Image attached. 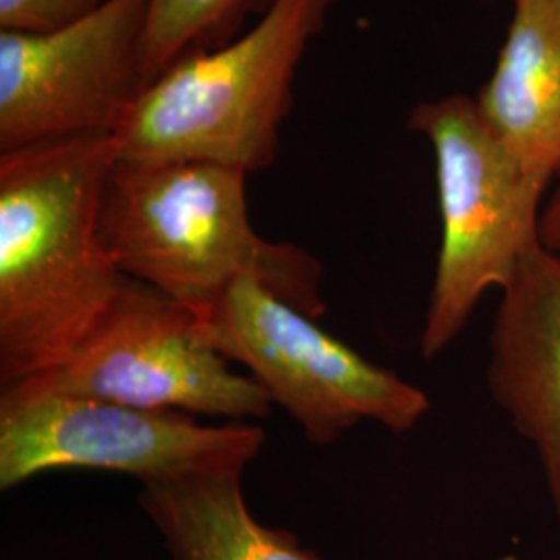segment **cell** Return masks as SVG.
Here are the masks:
<instances>
[{
	"instance_id": "1",
	"label": "cell",
	"mask_w": 560,
	"mask_h": 560,
	"mask_svg": "<svg viewBox=\"0 0 560 560\" xmlns=\"http://www.w3.org/2000/svg\"><path fill=\"white\" fill-rule=\"evenodd\" d=\"M115 133L0 152V384L52 372L117 298L101 235Z\"/></svg>"
},
{
	"instance_id": "2",
	"label": "cell",
	"mask_w": 560,
	"mask_h": 560,
	"mask_svg": "<svg viewBox=\"0 0 560 560\" xmlns=\"http://www.w3.org/2000/svg\"><path fill=\"white\" fill-rule=\"evenodd\" d=\"M245 183V171L214 162L119 156L104 189L102 243L125 277L196 312L235 280L254 277L280 300L320 318V261L295 243L258 235Z\"/></svg>"
},
{
	"instance_id": "3",
	"label": "cell",
	"mask_w": 560,
	"mask_h": 560,
	"mask_svg": "<svg viewBox=\"0 0 560 560\" xmlns=\"http://www.w3.org/2000/svg\"><path fill=\"white\" fill-rule=\"evenodd\" d=\"M337 2L270 0L247 32L166 69L120 127V159L270 168L301 60Z\"/></svg>"
},
{
	"instance_id": "4",
	"label": "cell",
	"mask_w": 560,
	"mask_h": 560,
	"mask_svg": "<svg viewBox=\"0 0 560 560\" xmlns=\"http://www.w3.org/2000/svg\"><path fill=\"white\" fill-rule=\"evenodd\" d=\"M407 127L430 141L436 161L441 252L421 330L423 358L459 337L481 298L502 291L540 243L550 180L529 173L481 117L476 98L423 101Z\"/></svg>"
},
{
	"instance_id": "5",
	"label": "cell",
	"mask_w": 560,
	"mask_h": 560,
	"mask_svg": "<svg viewBox=\"0 0 560 560\" xmlns=\"http://www.w3.org/2000/svg\"><path fill=\"white\" fill-rule=\"evenodd\" d=\"M198 314L212 345L245 365L314 444H332L363 420L405 434L430 409L418 386L361 358L254 277Z\"/></svg>"
},
{
	"instance_id": "6",
	"label": "cell",
	"mask_w": 560,
	"mask_h": 560,
	"mask_svg": "<svg viewBox=\"0 0 560 560\" xmlns=\"http://www.w3.org/2000/svg\"><path fill=\"white\" fill-rule=\"evenodd\" d=\"M264 430L201 423L179 411L4 386L0 395V490L59 469L125 474L145 483L240 471L260 455Z\"/></svg>"
},
{
	"instance_id": "7",
	"label": "cell",
	"mask_w": 560,
	"mask_h": 560,
	"mask_svg": "<svg viewBox=\"0 0 560 560\" xmlns=\"http://www.w3.org/2000/svg\"><path fill=\"white\" fill-rule=\"evenodd\" d=\"M20 384L194 418L261 420L272 409L258 382L231 370L196 310L129 277L69 360Z\"/></svg>"
},
{
	"instance_id": "8",
	"label": "cell",
	"mask_w": 560,
	"mask_h": 560,
	"mask_svg": "<svg viewBox=\"0 0 560 560\" xmlns=\"http://www.w3.org/2000/svg\"><path fill=\"white\" fill-rule=\"evenodd\" d=\"M145 0H104L52 32L0 30V152L119 133L150 85Z\"/></svg>"
},
{
	"instance_id": "9",
	"label": "cell",
	"mask_w": 560,
	"mask_h": 560,
	"mask_svg": "<svg viewBox=\"0 0 560 560\" xmlns=\"http://www.w3.org/2000/svg\"><path fill=\"white\" fill-rule=\"evenodd\" d=\"M488 388L534 446L560 520V258L541 243L501 291Z\"/></svg>"
},
{
	"instance_id": "10",
	"label": "cell",
	"mask_w": 560,
	"mask_h": 560,
	"mask_svg": "<svg viewBox=\"0 0 560 560\" xmlns=\"http://www.w3.org/2000/svg\"><path fill=\"white\" fill-rule=\"evenodd\" d=\"M481 117L534 175L560 173V0H513L492 75L478 94Z\"/></svg>"
},
{
	"instance_id": "11",
	"label": "cell",
	"mask_w": 560,
	"mask_h": 560,
	"mask_svg": "<svg viewBox=\"0 0 560 560\" xmlns=\"http://www.w3.org/2000/svg\"><path fill=\"white\" fill-rule=\"evenodd\" d=\"M140 504L171 560H322L291 532L266 527L249 513L240 471L145 483Z\"/></svg>"
},
{
	"instance_id": "12",
	"label": "cell",
	"mask_w": 560,
	"mask_h": 560,
	"mask_svg": "<svg viewBox=\"0 0 560 560\" xmlns=\"http://www.w3.org/2000/svg\"><path fill=\"white\" fill-rule=\"evenodd\" d=\"M270 0H145V75L156 80L179 60L233 40Z\"/></svg>"
},
{
	"instance_id": "13",
	"label": "cell",
	"mask_w": 560,
	"mask_h": 560,
	"mask_svg": "<svg viewBox=\"0 0 560 560\" xmlns=\"http://www.w3.org/2000/svg\"><path fill=\"white\" fill-rule=\"evenodd\" d=\"M104 0H0V30L52 32L96 11Z\"/></svg>"
},
{
	"instance_id": "14",
	"label": "cell",
	"mask_w": 560,
	"mask_h": 560,
	"mask_svg": "<svg viewBox=\"0 0 560 560\" xmlns=\"http://www.w3.org/2000/svg\"><path fill=\"white\" fill-rule=\"evenodd\" d=\"M540 243L560 258V173L552 194L544 201L540 221Z\"/></svg>"
}]
</instances>
